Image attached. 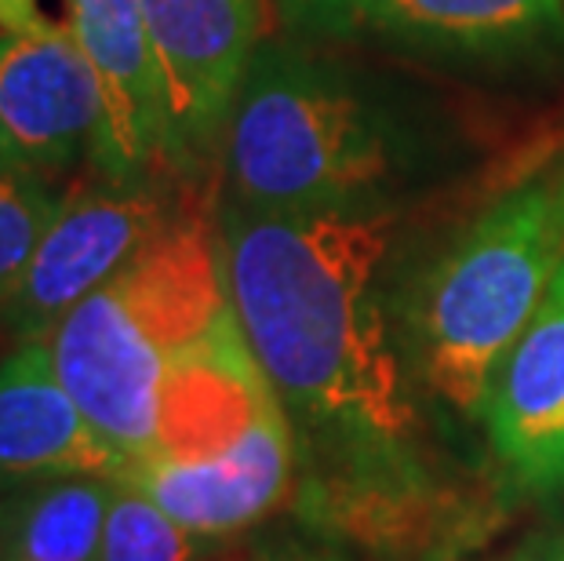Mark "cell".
I'll use <instances>...</instances> for the list:
<instances>
[{
    "label": "cell",
    "mask_w": 564,
    "mask_h": 561,
    "mask_svg": "<svg viewBox=\"0 0 564 561\" xmlns=\"http://www.w3.org/2000/svg\"><path fill=\"white\" fill-rule=\"evenodd\" d=\"M226 289L262 376L324 445L412 441L415 409L376 300L390 212H251L223 201Z\"/></svg>",
    "instance_id": "6da1fadb"
},
{
    "label": "cell",
    "mask_w": 564,
    "mask_h": 561,
    "mask_svg": "<svg viewBox=\"0 0 564 561\" xmlns=\"http://www.w3.org/2000/svg\"><path fill=\"white\" fill-rule=\"evenodd\" d=\"M230 314L223 230L212 201L186 190L161 234L44 339L69 398L131 467L158 449L167 365Z\"/></svg>",
    "instance_id": "7a4b0ae2"
},
{
    "label": "cell",
    "mask_w": 564,
    "mask_h": 561,
    "mask_svg": "<svg viewBox=\"0 0 564 561\" xmlns=\"http://www.w3.org/2000/svg\"><path fill=\"white\" fill-rule=\"evenodd\" d=\"M564 259L561 179L524 183L485 208L430 270L415 306L426 384L481 416L491 373L532 321Z\"/></svg>",
    "instance_id": "3957f363"
},
{
    "label": "cell",
    "mask_w": 564,
    "mask_h": 561,
    "mask_svg": "<svg viewBox=\"0 0 564 561\" xmlns=\"http://www.w3.org/2000/svg\"><path fill=\"white\" fill-rule=\"evenodd\" d=\"M219 158L226 205L251 212L361 208L390 175L365 103L284 47H256Z\"/></svg>",
    "instance_id": "277c9868"
},
{
    "label": "cell",
    "mask_w": 564,
    "mask_h": 561,
    "mask_svg": "<svg viewBox=\"0 0 564 561\" xmlns=\"http://www.w3.org/2000/svg\"><path fill=\"white\" fill-rule=\"evenodd\" d=\"M477 477L441 471L415 441L328 445L295 488L310 532L379 561H459L502 529L507 504Z\"/></svg>",
    "instance_id": "5b68a950"
},
{
    "label": "cell",
    "mask_w": 564,
    "mask_h": 561,
    "mask_svg": "<svg viewBox=\"0 0 564 561\" xmlns=\"http://www.w3.org/2000/svg\"><path fill=\"white\" fill-rule=\"evenodd\" d=\"M161 175L117 179L95 172L66 190L19 292L0 310V325L11 339H44L69 310L102 289L150 237L161 234L186 197V190H172Z\"/></svg>",
    "instance_id": "8992f818"
},
{
    "label": "cell",
    "mask_w": 564,
    "mask_h": 561,
    "mask_svg": "<svg viewBox=\"0 0 564 561\" xmlns=\"http://www.w3.org/2000/svg\"><path fill=\"white\" fill-rule=\"evenodd\" d=\"M158 58L172 172L223 153L237 91L259 47V0H142Z\"/></svg>",
    "instance_id": "52a82bcc"
},
{
    "label": "cell",
    "mask_w": 564,
    "mask_h": 561,
    "mask_svg": "<svg viewBox=\"0 0 564 561\" xmlns=\"http://www.w3.org/2000/svg\"><path fill=\"white\" fill-rule=\"evenodd\" d=\"M0 136L26 169L91 164L117 175L99 80L69 26L41 19L37 26L0 33Z\"/></svg>",
    "instance_id": "ba28073f"
},
{
    "label": "cell",
    "mask_w": 564,
    "mask_h": 561,
    "mask_svg": "<svg viewBox=\"0 0 564 561\" xmlns=\"http://www.w3.org/2000/svg\"><path fill=\"white\" fill-rule=\"evenodd\" d=\"M172 521L194 536H234L295 493V438L284 404H270L230 449L208 460H139L121 471Z\"/></svg>",
    "instance_id": "9c48e42d"
},
{
    "label": "cell",
    "mask_w": 564,
    "mask_h": 561,
    "mask_svg": "<svg viewBox=\"0 0 564 561\" xmlns=\"http://www.w3.org/2000/svg\"><path fill=\"white\" fill-rule=\"evenodd\" d=\"M491 449L518 493H564V259L481 401Z\"/></svg>",
    "instance_id": "30bf717a"
},
{
    "label": "cell",
    "mask_w": 564,
    "mask_h": 561,
    "mask_svg": "<svg viewBox=\"0 0 564 561\" xmlns=\"http://www.w3.org/2000/svg\"><path fill=\"white\" fill-rule=\"evenodd\" d=\"M121 467L63 387L47 339L11 343L0 357V488L69 474L117 482Z\"/></svg>",
    "instance_id": "8fae6325"
},
{
    "label": "cell",
    "mask_w": 564,
    "mask_h": 561,
    "mask_svg": "<svg viewBox=\"0 0 564 561\" xmlns=\"http://www.w3.org/2000/svg\"><path fill=\"white\" fill-rule=\"evenodd\" d=\"M69 33L99 80L121 179L172 172L167 110L142 0H66Z\"/></svg>",
    "instance_id": "7c38bea8"
},
{
    "label": "cell",
    "mask_w": 564,
    "mask_h": 561,
    "mask_svg": "<svg viewBox=\"0 0 564 561\" xmlns=\"http://www.w3.org/2000/svg\"><path fill=\"white\" fill-rule=\"evenodd\" d=\"M278 401V390L248 350L237 314H230L167 365L153 456H219Z\"/></svg>",
    "instance_id": "4fadbf2b"
},
{
    "label": "cell",
    "mask_w": 564,
    "mask_h": 561,
    "mask_svg": "<svg viewBox=\"0 0 564 561\" xmlns=\"http://www.w3.org/2000/svg\"><path fill=\"white\" fill-rule=\"evenodd\" d=\"M299 19L430 44H513L557 30L564 0H288Z\"/></svg>",
    "instance_id": "5bb4252c"
},
{
    "label": "cell",
    "mask_w": 564,
    "mask_h": 561,
    "mask_svg": "<svg viewBox=\"0 0 564 561\" xmlns=\"http://www.w3.org/2000/svg\"><path fill=\"white\" fill-rule=\"evenodd\" d=\"M113 477L69 474L15 488V561H99Z\"/></svg>",
    "instance_id": "9a60e30c"
},
{
    "label": "cell",
    "mask_w": 564,
    "mask_h": 561,
    "mask_svg": "<svg viewBox=\"0 0 564 561\" xmlns=\"http://www.w3.org/2000/svg\"><path fill=\"white\" fill-rule=\"evenodd\" d=\"M55 186L37 169H4L0 172V310L19 292L33 252L58 208Z\"/></svg>",
    "instance_id": "2e32d148"
},
{
    "label": "cell",
    "mask_w": 564,
    "mask_h": 561,
    "mask_svg": "<svg viewBox=\"0 0 564 561\" xmlns=\"http://www.w3.org/2000/svg\"><path fill=\"white\" fill-rule=\"evenodd\" d=\"M194 558H197L194 532H186L183 525L167 518L139 488L117 482L110 515H106L99 561H194Z\"/></svg>",
    "instance_id": "e0dca14e"
},
{
    "label": "cell",
    "mask_w": 564,
    "mask_h": 561,
    "mask_svg": "<svg viewBox=\"0 0 564 561\" xmlns=\"http://www.w3.org/2000/svg\"><path fill=\"white\" fill-rule=\"evenodd\" d=\"M41 22L37 0H0V30H26Z\"/></svg>",
    "instance_id": "ac0fdd59"
},
{
    "label": "cell",
    "mask_w": 564,
    "mask_h": 561,
    "mask_svg": "<svg viewBox=\"0 0 564 561\" xmlns=\"http://www.w3.org/2000/svg\"><path fill=\"white\" fill-rule=\"evenodd\" d=\"M15 488H0V561H15Z\"/></svg>",
    "instance_id": "d6986e66"
},
{
    "label": "cell",
    "mask_w": 564,
    "mask_h": 561,
    "mask_svg": "<svg viewBox=\"0 0 564 561\" xmlns=\"http://www.w3.org/2000/svg\"><path fill=\"white\" fill-rule=\"evenodd\" d=\"M518 561H564V536H550V540L532 543Z\"/></svg>",
    "instance_id": "ffe728a7"
},
{
    "label": "cell",
    "mask_w": 564,
    "mask_h": 561,
    "mask_svg": "<svg viewBox=\"0 0 564 561\" xmlns=\"http://www.w3.org/2000/svg\"><path fill=\"white\" fill-rule=\"evenodd\" d=\"M19 158H15V150H11V142L4 139V136H0V172H4V169H19Z\"/></svg>",
    "instance_id": "44dd1931"
},
{
    "label": "cell",
    "mask_w": 564,
    "mask_h": 561,
    "mask_svg": "<svg viewBox=\"0 0 564 561\" xmlns=\"http://www.w3.org/2000/svg\"><path fill=\"white\" fill-rule=\"evenodd\" d=\"M11 343H15V339H11V336H8V328L0 325V357H4V354L11 350Z\"/></svg>",
    "instance_id": "7402d4cb"
},
{
    "label": "cell",
    "mask_w": 564,
    "mask_h": 561,
    "mask_svg": "<svg viewBox=\"0 0 564 561\" xmlns=\"http://www.w3.org/2000/svg\"><path fill=\"white\" fill-rule=\"evenodd\" d=\"M267 561H321V558H303V554H288V558H267Z\"/></svg>",
    "instance_id": "603a6c76"
},
{
    "label": "cell",
    "mask_w": 564,
    "mask_h": 561,
    "mask_svg": "<svg viewBox=\"0 0 564 561\" xmlns=\"http://www.w3.org/2000/svg\"><path fill=\"white\" fill-rule=\"evenodd\" d=\"M557 179H561V190H564V172H557Z\"/></svg>",
    "instance_id": "cb8c5ba5"
}]
</instances>
